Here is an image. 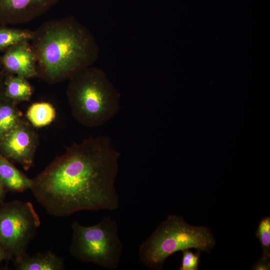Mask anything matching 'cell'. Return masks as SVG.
<instances>
[{
    "label": "cell",
    "mask_w": 270,
    "mask_h": 270,
    "mask_svg": "<svg viewBox=\"0 0 270 270\" xmlns=\"http://www.w3.org/2000/svg\"><path fill=\"white\" fill-rule=\"evenodd\" d=\"M120 152L107 136L74 143L32 179L30 188L46 212L65 216L82 210H114Z\"/></svg>",
    "instance_id": "1"
},
{
    "label": "cell",
    "mask_w": 270,
    "mask_h": 270,
    "mask_svg": "<svg viewBox=\"0 0 270 270\" xmlns=\"http://www.w3.org/2000/svg\"><path fill=\"white\" fill-rule=\"evenodd\" d=\"M30 42L38 76L50 84L68 80L98 57L94 36L73 16L43 23L33 31Z\"/></svg>",
    "instance_id": "2"
},
{
    "label": "cell",
    "mask_w": 270,
    "mask_h": 270,
    "mask_svg": "<svg viewBox=\"0 0 270 270\" xmlns=\"http://www.w3.org/2000/svg\"><path fill=\"white\" fill-rule=\"evenodd\" d=\"M66 95L72 116L82 125L97 128L120 110V94L101 68L90 66L68 79Z\"/></svg>",
    "instance_id": "3"
},
{
    "label": "cell",
    "mask_w": 270,
    "mask_h": 270,
    "mask_svg": "<svg viewBox=\"0 0 270 270\" xmlns=\"http://www.w3.org/2000/svg\"><path fill=\"white\" fill-rule=\"evenodd\" d=\"M216 244L210 228L187 223L183 216L170 215L139 246V260L146 267L160 270L174 253L192 248L210 252Z\"/></svg>",
    "instance_id": "4"
},
{
    "label": "cell",
    "mask_w": 270,
    "mask_h": 270,
    "mask_svg": "<svg viewBox=\"0 0 270 270\" xmlns=\"http://www.w3.org/2000/svg\"><path fill=\"white\" fill-rule=\"evenodd\" d=\"M72 229L70 246L72 256L80 262L92 263L106 269L118 268L124 246L114 220L104 216L90 226L75 221Z\"/></svg>",
    "instance_id": "5"
},
{
    "label": "cell",
    "mask_w": 270,
    "mask_h": 270,
    "mask_svg": "<svg viewBox=\"0 0 270 270\" xmlns=\"http://www.w3.org/2000/svg\"><path fill=\"white\" fill-rule=\"evenodd\" d=\"M40 224L31 202L14 200L0 204V244L8 260H18L26 254Z\"/></svg>",
    "instance_id": "6"
},
{
    "label": "cell",
    "mask_w": 270,
    "mask_h": 270,
    "mask_svg": "<svg viewBox=\"0 0 270 270\" xmlns=\"http://www.w3.org/2000/svg\"><path fill=\"white\" fill-rule=\"evenodd\" d=\"M30 123L22 120L0 139V154L27 170L34 164L38 136Z\"/></svg>",
    "instance_id": "7"
},
{
    "label": "cell",
    "mask_w": 270,
    "mask_h": 270,
    "mask_svg": "<svg viewBox=\"0 0 270 270\" xmlns=\"http://www.w3.org/2000/svg\"><path fill=\"white\" fill-rule=\"evenodd\" d=\"M60 0H0V25L30 22L42 16Z\"/></svg>",
    "instance_id": "8"
},
{
    "label": "cell",
    "mask_w": 270,
    "mask_h": 270,
    "mask_svg": "<svg viewBox=\"0 0 270 270\" xmlns=\"http://www.w3.org/2000/svg\"><path fill=\"white\" fill-rule=\"evenodd\" d=\"M30 42L24 41L13 45L0 56L6 74L26 79L38 76L36 56Z\"/></svg>",
    "instance_id": "9"
},
{
    "label": "cell",
    "mask_w": 270,
    "mask_h": 270,
    "mask_svg": "<svg viewBox=\"0 0 270 270\" xmlns=\"http://www.w3.org/2000/svg\"><path fill=\"white\" fill-rule=\"evenodd\" d=\"M12 262L18 270H62L65 268L63 259L50 251L32 256L26 254Z\"/></svg>",
    "instance_id": "10"
},
{
    "label": "cell",
    "mask_w": 270,
    "mask_h": 270,
    "mask_svg": "<svg viewBox=\"0 0 270 270\" xmlns=\"http://www.w3.org/2000/svg\"><path fill=\"white\" fill-rule=\"evenodd\" d=\"M0 184L6 191L23 192L30 190L32 179L29 178L0 153Z\"/></svg>",
    "instance_id": "11"
},
{
    "label": "cell",
    "mask_w": 270,
    "mask_h": 270,
    "mask_svg": "<svg viewBox=\"0 0 270 270\" xmlns=\"http://www.w3.org/2000/svg\"><path fill=\"white\" fill-rule=\"evenodd\" d=\"M4 87V96L16 104L29 100L34 91L26 78L6 73Z\"/></svg>",
    "instance_id": "12"
},
{
    "label": "cell",
    "mask_w": 270,
    "mask_h": 270,
    "mask_svg": "<svg viewBox=\"0 0 270 270\" xmlns=\"http://www.w3.org/2000/svg\"><path fill=\"white\" fill-rule=\"evenodd\" d=\"M56 116V110L49 102H36L31 104L26 111V116L30 124L42 128L51 124Z\"/></svg>",
    "instance_id": "13"
},
{
    "label": "cell",
    "mask_w": 270,
    "mask_h": 270,
    "mask_svg": "<svg viewBox=\"0 0 270 270\" xmlns=\"http://www.w3.org/2000/svg\"><path fill=\"white\" fill-rule=\"evenodd\" d=\"M6 99V101L0 102V139L22 120L16 104Z\"/></svg>",
    "instance_id": "14"
},
{
    "label": "cell",
    "mask_w": 270,
    "mask_h": 270,
    "mask_svg": "<svg viewBox=\"0 0 270 270\" xmlns=\"http://www.w3.org/2000/svg\"><path fill=\"white\" fill-rule=\"evenodd\" d=\"M33 31L27 29L8 28L0 25V52L6 50L10 46L19 42H30Z\"/></svg>",
    "instance_id": "15"
},
{
    "label": "cell",
    "mask_w": 270,
    "mask_h": 270,
    "mask_svg": "<svg viewBox=\"0 0 270 270\" xmlns=\"http://www.w3.org/2000/svg\"><path fill=\"white\" fill-rule=\"evenodd\" d=\"M262 250V258L270 259V216L263 218L260 222L256 232Z\"/></svg>",
    "instance_id": "16"
},
{
    "label": "cell",
    "mask_w": 270,
    "mask_h": 270,
    "mask_svg": "<svg viewBox=\"0 0 270 270\" xmlns=\"http://www.w3.org/2000/svg\"><path fill=\"white\" fill-rule=\"evenodd\" d=\"M182 252V260L180 270H197L200 261V250H198L194 254L188 250H184Z\"/></svg>",
    "instance_id": "17"
},
{
    "label": "cell",
    "mask_w": 270,
    "mask_h": 270,
    "mask_svg": "<svg viewBox=\"0 0 270 270\" xmlns=\"http://www.w3.org/2000/svg\"><path fill=\"white\" fill-rule=\"evenodd\" d=\"M254 270H269L270 269V259L260 258L252 267Z\"/></svg>",
    "instance_id": "18"
},
{
    "label": "cell",
    "mask_w": 270,
    "mask_h": 270,
    "mask_svg": "<svg viewBox=\"0 0 270 270\" xmlns=\"http://www.w3.org/2000/svg\"><path fill=\"white\" fill-rule=\"evenodd\" d=\"M4 260H8L5 250L0 244V264Z\"/></svg>",
    "instance_id": "19"
},
{
    "label": "cell",
    "mask_w": 270,
    "mask_h": 270,
    "mask_svg": "<svg viewBox=\"0 0 270 270\" xmlns=\"http://www.w3.org/2000/svg\"><path fill=\"white\" fill-rule=\"evenodd\" d=\"M6 192V190L0 184V204L4 202Z\"/></svg>",
    "instance_id": "20"
},
{
    "label": "cell",
    "mask_w": 270,
    "mask_h": 270,
    "mask_svg": "<svg viewBox=\"0 0 270 270\" xmlns=\"http://www.w3.org/2000/svg\"><path fill=\"white\" fill-rule=\"evenodd\" d=\"M4 95V85L3 80L0 74V100L3 98Z\"/></svg>",
    "instance_id": "21"
}]
</instances>
